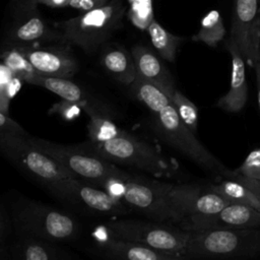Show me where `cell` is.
I'll use <instances>...</instances> for the list:
<instances>
[{"mask_svg": "<svg viewBox=\"0 0 260 260\" xmlns=\"http://www.w3.org/2000/svg\"><path fill=\"white\" fill-rule=\"evenodd\" d=\"M260 0H235L230 39L238 46L246 63L251 67L260 62V39L256 20Z\"/></svg>", "mask_w": 260, "mask_h": 260, "instance_id": "cell-12", "label": "cell"}, {"mask_svg": "<svg viewBox=\"0 0 260 260\" xmlns=\"http://www.w3.org/2000/svg\"><path fill=\"white\" fill-rule=\"evenodd\" d=\"M38 4H44L54 8H61L66 7L69 4L70 0H35Z\"/></svg>", "mask_w": 260, "mask_h": 260, "instance_id": "cell-37", "label": "cell"}, {"mask_svg": "<svg viewBox=\"0 0 260 260\" xmlns=\"http://www.w3.org/2000/svg\"><path fill=\"white\" fill-rule=\"evenodd\" d=\"M168 195L182 219L211 214L230 204L209 187L168 183Z\"/></svg>", "mask_w": 260, "mask_h": 260, "instance_id": "cell-15", "label": "cell"}, {"mask_svg": "<svg viewBox=\"0 0 260 260\" xmlns=\"http://www.w3.org/2000/svg\"><path fill=\"white\" fill-rule=\"evenodd\" d=\"M87 124V135L91 142H102L123 135L126 131L118 127L112 118L103 115H90Z\"/></svg>", "mask_w": 260, "mask_h": 260, "instance_id": "cell-27", "label": "cell"}, {"mask_svg": "<svg viewBox=\"0 0 260 260\" xmlns=\"http://www.w3.org/2000/svg\"><path fill=\"white\" fill-rule=\"evenodd\" d=\"M0 60L21 82L32 84L38 73L17 47L4 45L0 48Z\"/></svg>", "mask_w": 260, "mask_h": 260, "instance_id": "cell-25", "label": "cell"}, {"mask_svg": "<svg viewBox=\"0 0 260 260\" xmlns=\"http://www.w3.org/2000/svg\"><path fill=\"white\" fill-rule=\"evenodd\" d=\"M10 258L15 260H66L70 254L61 248L58 243L51 241L19 236L17 241L9 246Z\"/></svg>", "mask_w": 260, "mask_h": 260, "instance_id": "cell-19", "label": "cell"}, {"mask_svg": "<svg viewBox=\"0 0 260 260\" xmlns=\"http://www.w3.org/2000/svg\"><path fill=\"white\" fill-rule=\"evenodd\" d=\"M225 48L232 57L231 84L229 91L217 101L216 106L229 113H239L245 107L248 98L246 61L232 39H228Z\"/></svg>", "mask_w": 260, "mask_h": 260, "instance_id": "cell-18", "label": "cell"}, {"mask_svg": "<svg viewBox=\"0 0 260 260\" xmlns=\"http://www.w3.org/2000/svg\"><path fill=\"white\" fill-rule=\"evenodd\" d=\"M67 45L69 44L15 47L27 58L39 75L71 78L78 71L79 64Z\"/></svg>", "mask_w": 260, "mask_h": 260, "instance_id": "cell-13", "label": "cell"}, {"mask_svg": "<svg viewBox=\"0 0 260 260\" xmlns=\"http://www.w3.org/2000/svg\"><path fill=\"white\" fill-rule=\"evenodd\" d=\"M28 141L54 158L72 177L102 187L110 177L119 175L123 170L105 158L81 148L64 145L27 135Z\"/></svg>", "mask_w": 260, "mask_h": 260, "instance_id": "cell-8", "label": "cell"}, {"mask_svg": "<svg viewBox=\"0 0 260 260\" xmlns=\"http://www.w3.org/2000/svg\"><path fill=\"white\" fill-rule=\"evenodd\" d=\"M146 30L150 38V42L158 55L169 62H174L178 48L184 39L167 30L154 18L147 25Z\"/></svg>", "mask_w": 260, "mask_h": 260, "instance_id": "cell-24", "label": "cell"}, {"mask_svg": "<svg viewBox=\"0 0 260 260\" xmlns=\"http://www.w3.org/2000/svg\"><path fill=\"white\" fill-rule=\"evenodd\" d=\"M131 3L132 21L140 27L146 28L153 19L151 0H129Z\"/></svg>", "mask_w": 260, "mask_h": 260, "instance_id": "cell-29", "label": "cell"}, {"mask_svg": "<svg viewBox=\"0 0 260 260\" xmlns=\"http://www.w3.org/2000/svg\"><path fill=\"white\" fill-rule=\"evenodd\" d=\"M0 131L3 132H12L21 135H28L27 132L12 118L8 116V114L0 112Z\"/></svg>", "mask_w": 260, "mask_h": 260, "instance_id": "cell-33", "label": "cell"}, {"mask_svg": "<svg viewBox=\"0 0 260 260\" xmlns=\"http://www.w3.org/2000/svg\"><path fill=\"white\" fill-rule=\"evenodd\" d=\"M102 67L117 81L129 86L137 77V70L131 52L122 46L106 45L100 55Z\"/></svg>", "mask_w": 260, "mask_h": 260, "instance_id": "cell-21", "label": "cell"}, {"mask_svg": "<svg viewBox=\"0 0 260 260\" xmlns=\"http://www.w3.org/2000/svg\"><path fill=\"white\" fill-rule=\"evenodd\" d=\"M260 256V229L191 232L185 259L255 258Z\"/></svg>", "mask_w": 260, "mask_h": 260, "instance_id": "cell-4", "label": "cell"}, {"mask_svg": "<svg viewBox=\"0 0 260 260\" xmlns=\"http://www.w3.org/2000/svg\"><path fill=\"white\" fill-rule=\"evenodd\" d=\"M256 32L258 38L260 39V8L258 10V14H257V20H256Z\"/></svg>", "mask_w": 260, "mask_h": 260, "instance_id": "cell-40", "label": "cell"}, {"mask_svg": "<svg viewBox=\"0 0 260 260\" xmlns=\"http://www.w3.org/2000/svg\"><path fill=\"white\" fill-rule=\"evenodd\" d=\"M155 116V128L170 146L177 149L202 169L224 176L226 169L179 118L173 104L165 107Z\"/></svg>", "mask_w": 260, "mask_h": 260, "instance_id": "cell-9", "label": "cell"}, {"mask_svg": "<svg viewBox=\"0 0 260 260\" xmlns=\"http://www.w3.org/2000/svg\"><path fill=\"white\" fill-rule=\"evenodd\" d=\"M12 96L13 95L10 93V91L6 87L0 86V112L8 114L9 105Z\"/></svg>", "mask_w": 260, "mask_h": 260, "instance_id": "cell-36", "label": "cell"}, {"mask_svg": "<svg viewBox=\"0 0 260 260\" xmlns=\"http://www.w3.org/2000/svg\"><path fill=\"white\" fill-rule=\"evenodd\" d=\"M96 253L108 259L115 260H183L181 254L170 253L146 245L123 240L110 234V238L95 241Z\"/></svg>", "mask_w": 260, "mask_h": 260, "instance_id": "cell-17", "label": "cell"}, {"mask_svg": "<svg viewBox=\"0 0 260 260\" xmlns=\"http://www.w3.org/2000/svg\"><path fill=\"white\" fill-rule=\"evenodd\" d=\"M209 188L229 203L244 204L260 210V200L258 197L247 186L237 180L224 178L219 183L210 185Z\"/></svg>", "mask_w": 260, "mask_h": 260, "instance_id": "cell-23", "label": "cell"}, {"mask_svg": "<svg viewBox=\"0 0 260 260\" xmlns=\"http://www.w3.org/2000/svg\"><path fill=\"white\" fill-rule=\"evenodd\" d=\"M223 177L224 178H231V179H234V180H237V181L241 182L242 184L247 186L260 200V180L245 177V176H243L241 174H238L235 171H231V170H228Z\"/></svg>", "mask_w": 260, "mask_h": 260, "instance_id": "cell-31", "label": "cell"}, {"mask_svg": "<svg viewBox=\"0 0 260 260\" xmlns=\"http://www.w3.org/2000/svg\"><path fill=\"white\" fill-rule=\"evenodd\" d=\"M102 189L149 219L178 225L182 215L168 195V183L131 175L125 171L110 177Z\"/></svg>", "mask_w": 260, "mask_h": 260, "instance_id": "cell-1", "label": "cell"}, {"mask_svg": "<svg viewBox=\"0 0 260 260\" xmlns=\"http://www.w3.org/2000/svg\"><path fill=\"white\" fill-rule=\"evenodd\" d=\"M234 171L245 177L260 180V148L252 150L242 165Z\"/></svg>", "mask_w": 260, "mask_h": 260, "instance_id": "cell-30", "label": "cell"}, {"mask_svg": "<svg viewBox=\"0 0 260 260\" xmlns=\"http://www.w3.org/2000/svg\"><path fill=\"white\" fill-rule=\"evenodd\" d=\"M253 68L255 69V73H256L257 89H258V105H259V109H260V62L255 64V66Z\"/></svg>", "mask_w": 260, "mask_h": 260, "instance_id": "cell-38", "label": "cell"}, {"mask_svg": "<svg viewBox=\"0 0 260 260\" xmlns=\"http://www.w3.org/2000/svg\"><path fill=\"white\" fill-rule=\"evenodd\" d=\"M4 38V45L35 46L43 43H65L55 26L42 17L35 0H18Z\"/></svg>", "mask_w": 260, "mask_h": 260, "instance_id": "cell-11", "label": "cell"}, {"mask_svg": "<svg viewBox=\"0 0 260 260\" xmlns=\"http://www.w3.org/2000/svg\"><path fill=\"white\" fill-rule=\"evenodd\" d=\"M125 13L126 6L122 0H110L102 7L57 21L54 26L61 31L65 43L75 45L92 55L121 27Z\"/></svg>", "mask_w": 260, "mask_h": 260, "instance_id": "cell-3", "label": "cell"}, {"mask_svg": "<svg viewBox=\"0 0 260 260\" xmlns=\"http://www.w3.org/2000/svg\"><path fill=\"white\" fill-rule=\"evenodd\" d=\"M32 84L44 87L54 92L63 101L78 105L79 108L84 111L88 116L103 115L110 118L116 117L115 113L109 107V105L90 95V93L86 89L82 88L79 84L72 81L71 78L50 77L38 74Z\"/></svg>", "mask_w": 260, "mask_h": 260, "instance_id": "cell-16", "label": "cell"}, {"mask_svg": "<svg viewBox=\"0 0 260 260\" xmlns=\"http://www.w3.org/2000/svg\"><path fill=\"white\" fill-rule=\"evenodd\" d=\"M77 146L115 165L132 167L154 177H171L176 172L174 164L164 157L154 146L127 132L113 139L87 141Z\"/></svg>", "mask_w": 260, "mask_h": 260, "instance_id": "cell-5", "label": "cell"}, {"mask_svg": "<svg viewBox=\"0 0 260 260\" xmlns=\"http://www.w3.org/2000/svg\"><path fill=\"white\" fill-rule=\"evenodd\" d=\"M48 190L58 200L92 213L120 216L128 213L130 209L106 190L74 177L62 179Z\"/></svg>", "mask_w": 260, "mask_h": 260, "instance_id": "cell-10", "label": "cell"}, {"mask_svg": "<svg viewBox=\"0 0 260 260\" xmlns=\"http://www.w3.org/2000/svg\"><path fill=\"white\" fill-rule=\"evenodd\" d=\"M109 1L110 0H70L68 6L81 12H85L94 8L102 7Z\"/></svg>", "mask_w": 260, "mask_h": 260, "instance_id": "cell-34", "label": "cell"}, {"mask_svg": "<svg viewBox=\"0 0 260 260\" xmlns=\"http://www.w3.org/2000/svg\"><path fill=\"white\" fill-rule=\"evenodd\" d=\"M21 82L18 78H16L12 72L2 63L0 65V86L6 87L10 93L13 95L14 92H12V89L17 90L19 87L18 83Z\"/></svg>", "mask_w": 260, "mask_h": 260, "instance_id": "cell-32", "label": "cell"}, {"mask_svg": "<svg viewBox=\"0 0 260 260\" xmlns=\"http://www.w3.org/2000/svg\"><path fill=\"white\" fill-rule=\"evenodd\" d=\"M172 104L181 121L194 133L197 131L198 109L185 94L175 89L172 95Z\"/></svg>", "mask_w": 260, "mask_h": 260, "instance_id": "cell-28", "label": "cell"}, {"mask_svg": "<svg viewBox=\"0 0 260 260\" xmlns=\"http://www.w3.org/2000/svg\"><path fill=\"white\" fill-rule=\"evenodd\" d=\"M0 154L47 189L72 177L54 158L31 144L27 135L0 131Z\"/></svg>", "mask_w": 260, "mask_h": 260, "instance_id": "cell-7", "label": "cell"}, {"mask_svg": "<svg viewBox=\"0 0 260 260\" xmlns=\"http://www.w3.org/2000/svg\"><path fill=\"white\" fill-rule=\"evenodd\" d=\"M9 232V219L0 201V244H4Z\"/></svg>", "mask_w": 260, "mask_h": 260, "instance_id": "cell-35", "label": "cell"}, {"mask_svg": "<svg viewBox=\"0 0 260 260\" xmlns=\"http://www.w3.org/2000/svg\"><path fill=\"white\" fill-rule=\"evenodd\" d=\"M11 218L19 236L58 244L77 240L81 232L80 222L68 211L26 197H19L11 204Z\"/></svg>", "mask_w": 260, "mask_h": 260, "instance_id": "cell-2", "label": "cell"}, {"mask_svg": "<svg viewBox=\"0 0 260 260\" xmlns=\"http://www.w3.org/2000/svg\"><path fill=\"white\" fill-rule=\"evenodd\" d=\"M131 92L139 102L146 106L154 115L172 104L173 92L137 74L136 79L129 85Z\"/></svg>", "mask_w": 260, "mask_h": 260, "instance_id": "cell-22", "label": "cell"}, {"mask_svg": "<svg viewBox=\"0 0 260 260\" xmlns=\"http://www.w3.org/2000/svg\"><path fill=\"white\" fill-rule=\"evenodd\" d=\"M105 228L114 237L140 243L156 250L181 254L185 251L191 235L176 224L138 218H113Z\"/></svg>", "mask_w": 260, "mask_h": 260, "instance_id": "cell-6", "label": "cell"}, {"mask_svg": "<svg viewBox=\"0 0 260 260\" xmlns=\"http://www.w3.org/2000/svg\"><path fill=\"white\" fill-rule=\"evenodd\" d=\"M178 226L190 232L260 228V210L244 204L230 203L211 214L185 217Z\"/></svg>", "mask_w": 260, "mask_h": 260, "instance_id": "cell-14", "label": "cell"}, {"mask_svg": "<svg viewBox=\"0 0 260 260\" xmlns=\"http://www.w3.org/2000/svg\"><path fill=\"white\" fill-rule=\"evenodd\" d=\"M10 258V253H9V246L4 244H0V260L3 259H8Z\"/></svg>", "mask_w": 260, "mask_h": 260, "instance_id": "cell-39", "label": "cell"}, {"mask_svg": "<svg viewBox=\"0 0 260 260\" xmlns=\"http://www.w3.org/2000/svg\"><path fill=\"white\" fill-rule=\"evenodd\" d=\"M130 52L139 76L158 84L170 92H174L176 87L171 72L149 48L135 45Z\"/></svg>", "mask_w": 260, "mask_h": 260, "instance_id": "cell-20", "label": "cell"}, {"mask_svg": "<svg viewBox=\"0 0 260 260\" xmlns=\"http://www.w3.org/2000/svg\"><path fill=\"white\" fill-rule=\"evenodd\" d=\"M226 34L221 14L218 10L208 11L200 21V27L196 35L192 37L194 42H201L208 47H216Z\"/></svg>", "mask_w": 260, "mask_h": 260, "instance_id": "cell-26", "label": "cell"}]
</instances>
